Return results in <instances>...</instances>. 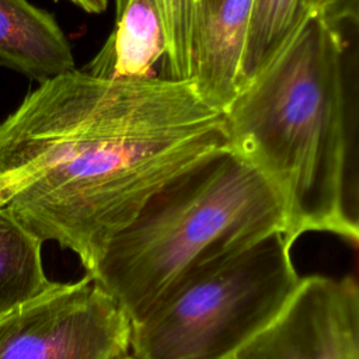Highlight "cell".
Returning <instances> with one entry per match:
<instances>
[{
  "label": "cell",
  "instance_id": "9",
  "mask_svg": "<svg viewBox=\"0 0 359 359\" xmlns=\"http://www.w3.org/2000/svg\"><path fill=\"white\" fill-rule=\"evenodd\" d=\"M164 55V35L150 0H128L116 17V29L86 70L114 79H140L153 74Z\"/></svg>",
  "mask_w": 359,
  "mask_h": 359
},
{
  "label": "cell",
  "instance_id": "16",
  "mask_svg": "<svg viewBox=\"0 0 359 359\" xmlns=\"http://www.w3.org/2000/svg\"><path fill=\"white\" fill-rule=\"evenodd\" d=\"M119 359H135V358L128 353V355H125V356H122V358H119Z\"/></svg>",
  "mask_w": 359,
  "mask_h": 359
},
{
  "label": "cell",
  "instance_id": "11",
  "mask_svg": "<svg viewBox=\"0 0 359 359\" xmlns=\"http://www.w3.org/2000/svg\"><path fill=\"white\" fill-rule=\"evenodd\" d=\"M158 14L164 55L160 77L172 80L192 79L195 48L205 22V0H150Z\"/></svg>",
  "mask_w": 359,
  "mask_h": 359
},
{
  "label": "cell",
  "instance_id": "2",
  "mask_svg": "<svg viewBox=\"0 0 359 359\" xmlns=\"http://www.w3.org/2000/svg\"><path fill=\"white\" fill-rule=\"evenodd\" d=\"M358 25L307 10L223 111L230 149L280 196L285 237L358 245Z\"/></svg>",
  "mask_w": 359,
  "mask_h": 359
},
{
  "label": "cell",
  "instance_id": "5",
  "mask_svg": "<svg viewBox=\"0 0 359 359\" xmlns=\"http://www.w3.org/2000/svg\"><path fill=\"white\" fill-rule=\"evenodd\" d=\"M132 323L90 275L55 282L0 318V359H119Z\"/></svg>",
  "mask_w": 359,
  "mask_h": 359
},
{
  "label": "cell",
  "instance_id": "12",
  "mask_svg": "<svg viewBox=\"0 0 359 359\" xmlns=\"http://www.w3.org/2000/svg\"><path fill=\"white\" fill-rule=\"evenodd\" d=\"M307 10L304 0H251L243 83L280 48Z\"/></svg>",
  "mask_w": 359,
  "mask_h": 359
},
{
  "label": "cell",
  "instance_id": "1",
  "mask_svg": "<svg viewBox=\"0 0 359 359\" xmlns=\"http://www.w3.org/2000/svg\"><path fill=\"white\" fill-rule=\"evenodd\" d=\"M229 147L223 112L192 79L74 69L39 83L0 123V208L90 275L156 192Z\"/></svg>",
  "mask_w": 359,
  "mask_h": 359
},
{
  "label": "cell",
  "instance_id": "13",
  "mask_svg": "<svg viewBox=\"0 0 359 359\" xmlns=\"http://www.w3.org/2000/svg\"><path fill=\"white\" fill-rule=\"evenodd\" d=\"M304 3L310 10L334 21L359 18L358 0H304Z\"/></svg>",
  "mask_w": 359,
  "mask_h": 359
},
{
  "label": "cell",
  "instance_id": "14",
  "mask_svg": "<svg viewBox=\"0 0 359 359\" xmlns=\"http://www.w3.org/2000/svg\"><path fill=\"white\" fill-rule=\"evenodd\" d=\"M59 1V0H55ZM70 3H73L74 6L80 7L81 10L91 13V14H100L102 11L107 10V6L109 3V0H67ZM126 0H115V8H116V14L122 11V8L125 7Z\"/></svg>",
  "mask_w": 359,
  "mask_h": 359
},
{
  "label": "cell",
  "instance_id": "7",
  "mask_svg": "<svg viewBox=\"0 0 359 359\" xmlns=\"http://www.w3.org/2000/svg\"><path fill=\"white\" fill-rule=\"evenodd\" d=\"M0 67L39 83L76 69L55 15L28 0H0Z\"/></svg>",
  "mask_w": 359,
  "mask_h": 359
},
{
  "label": "cell",
  "instance_id": "10",
  "mask_svg": "<svg viewBox=\"0 0 359 359\" xmlns=\"http://www.w3.org/2000/svg\"><path fill=\"white\" fill-rule=\"evenodd\" d=\"M42 244L7 208H0V318L55 283L43 271Z\"/></svg>",
  "mask_w": 359,
  "mask_h": 359
},
{
  "label": "cell",
  "instance_id": "6",
  "mask_svg": "<svg viewBox=\"0 0 359 359\" xmlns=\"http://www.w3.org/2000/svg\"><path fill=\"white\" fill-rule=\"evenodd\" d=\"M231 359H359L356 279L300 278L282 311Z\"/></svg>",
  "mask_w": 359,
  "mask_h": 359
},
{
  "label": "cell",
  "instance_id": "8",
  "mask_svg": "<svg viewBox=\"0 0 359 359\" xmlns=\"http://www.w3.org/2000/svg\"><path fill=\"white\" fill-rule=\"evenodd\" d=\"M251 0H222L201 28L192 80L202 98L224 111L243 84Z\"/></svg>",
  "mask_w": 359,
  "mask_h": 359
},
{
  "label": "cell",
  "instance_id": "15",
  "mask_svg": "<svg viewBox=\"0 0 359 359\" xmlns=\"http://www.w3.org/2000/svg\"><path fill=\"white\" fill-rule=\"evenodd\" d=\"M222 3V0H205V7H206V15L213 11L219 4ZM206 18V17H205Z\"/></svg>",
  "mask_w": 359,
  "mask_h": 359
},
{
  "label": "cell",
  "instance_id": "4",
  "mask_svg": "<svg viewBox=\"0 0 359 359\" xmlns=\"http://www.w3.org/2000/svg\"><path fill=\"white\" fill-rule=\"evenodd\" d=\"M292 245L275 231L189 275L132 324V356L231 359L294 293Z\"/></svg>",
  "mask_w": 359,
  "mask_h": 359
},
{
  "label": "cell",
  "instance_id": "3",
  "mask_svg": "<svg viewBox=\"0 0 359 359\" xmlns=\"http://www.w3.org/2000/svg\"><path fill=\"white\" fill-rule=\"evenodd\" d=\"M275 231L286 233L280 196L229 147L156 192L90 276L135 324L198 269Z\"/></svg>",
  "mask_w": 359,
  "mask_h": 359
}]
</instances>
